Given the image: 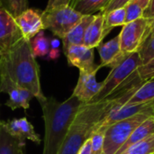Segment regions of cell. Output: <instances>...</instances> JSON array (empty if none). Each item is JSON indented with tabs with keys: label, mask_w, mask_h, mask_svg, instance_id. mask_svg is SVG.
I'll return each mask as SVG.
<instances>
[{
	"label": "cell",
	"mask_w": 154,
	"mask_h": 154,
	"mask_svg": "<svg viewBox=\"0 0 154 154\" xmlns=\"http://www.w3.org/2000/svg\"><path fill=\"white\" fill-rule=\"evenodd\" d=\"M24 147L25 144L10 135L0 124V154H25Z\"/></svg>",
	"instance_id": "18"
},
{
	"label": "cell",
	"mask_w": 154,
	"mask_h": 154,
	"mask_svg": "<svg viewBox=\"0 0 154 154\" xmlns=\"http://www.w3.org/2000/svg\"><path fill=\"white\" fill-rule=\"evenodd\" d=\"M77 154H92V144L90 138L84 143V144L80 147Z\"/></svg>",
	"instance_id": "32"
},
{
	"label": "cell",
	"mask_w": 154,
	"mask_h": 154,
	"mask_svg": "<svg viewBox=\"0 0 154 154\" xmlns=\"http://www.w3.org/2000/svg\"><path fill=\"white\" fill-rule=\"evenodd\" d=\"M95 16L96 14L84 15L82 19L69 32V33L62 39L63 51L67 50L71 45H83L86 31Z\"/></svg>",
	"instance_id": "15"
},
{
	"label": "cell",
	"mask_w": 154,
	"mask_h": 154,
	"mask_svg": "<svg viewBox=\"0 0 154 154\" xmlns=\"http://www.w3.org/2000/svg\"><path fill=\"white\" fill-rule=\"evenodd\" d=\"M0 71L30 91L38 102L46 98L41 88L40 69L30 41L23 38L9 51L0 55Z\"/></svg>",
	"instance_id": "3"
},
{
	"label": "cell",
	"mask_w": 154,
	"mask_h": 154,
	"mask_svg": "<svg viewBox=\"0 0 154 154\" xmlns=\"http://www.w3.org/2000/svg\"><path fill=\"white\" fill-rule=\"evenodd\" d=\"M131 0H110V2L107 4V5L101 11L100 14H107L109 13L110 11L112 10H115V9H117V8H120V7H125V5Z\"/></svg>",
	"instance_id": "29"
},
{
	"label": "cell",
	"mask_w": 154,
	"mask_h": 154,
	"mask_svg": "<svg viewBox=\"0 0 154 154\" xmlns=\"http://www.w3.org/2000/svg\"><path fill=\"white\" fill-rule=\"evenodd\" d=\"M135 1H137V2L143 7V9H145V8L147 7L148 4H149V2H150V0H135Z\"/></svg>",
	"instance_id": "36"
},
{
	"label": "cell",
	"mask_w": 154,
	"mask_h": 154,
	"mask_svg": "<svg viewBox=\"0 0 154 154\" xmlns=\"http://www.w3.org/2000/svg\"><path fill=\"white\" fill-rule=\"evenodd\" d=\"M136 74L139 79L143 82H146L154 78V57L147 63L143 64L136 70Z\"/></svg>",
	"instance_id": "27"
},
{
	"label": "cell",
	"mask_w": 154,
	"mask_h": 154,
	"mask_svg": "<svg viewBox=\"0 0 154 154\" xmlns=\"http://www.w3.org/2000/svg\"><path fill=\"white\" fill-rule=\"evenodd\" d=\"M3 6H2V2H1V0H0V8H2Z\"/></svg>",
	"instance_id": "37"
},
{
	"label": "cell",
	"mask_w": 154,
	"mask_h": 154,
	"mask_svg": "<svg viewBox=\"0 0 154 154\" xmlns=\"http://www.w3.org/2000/svg\"><path fill=\"white\" fill-rule=\"evenodd\" d=\"M31 49L34 57H44L50 52L51 42L44 36L43 32H40L36 36H34L31 41Z\"/></svg>",
	"instance_id": "22"
},
{
	"label": "cell",
	"mask_w": 154,
	"mask_h": 154,
	"mask_svg": "<svg viewBox=\"0 0 154 154\" xmlns=\"http://www.w3.org/2000/svg\"><path fill=\"white\" fill-rule=\"evenodd\" d=\"M97 49L101 60V63L99 64L101 68L108 67L110 69H113L120 64L128 56L125 54L121 50L119 35L116 36L104 44H100Z\"/></svg>",
	"instance_id": "14"
},
{
	"label": "cell",
	"mask_w": 154,
	"mask_h": 154,
	"mask_svg": "<svg viewBox=\"0 0 154 154\" xmlns=\"http://www.w3.org/2000/svg\"><path fill=\"white\" fill-rule=\"evenodd\" d=\"M49 56L51 59L54 60L59 57V50L58 49H51L49 52Z\"/></svg>",
	"instance_id": "33"
},
{
	"label": "cell",
	"mask_w": 154,
	"mask_h": 154,
	"mask_svg": "<svg viewBox=\"0 0 154 154\" xmlns=\"http://www.w3.org/2000/svg\"><path fill=\"white\" fill-rule=\"evenodd\" d=\"M0 91L1 93H5L9 96L8 100L5 102V106L12 110L17 108L27 110L30 107L31 100L34 97L30 91L19 86L3 71H0Z\"/></svg>",
	"instance_id": "8"
},
{
	"label": "cell",
	"mask_w": 154,
	"mask_h": 154,
	"mask_svg": "<svg viewBox=\"0 0 154 154\" xmlns=\"http://www.w3.org/2000/svg\"><path fill=\"white\" fill-rule=\"evenodd\" d=\"M17 25L19 26L23 38L31 41L41 31L44 29L42 12L35 9H27L14 17Z\"/></svg>",
	"instance_id": "13"
},
{
	"label": "cell",
	"mask_w": 154,
	"mask_h": 154,
	"mask_svg": "<svg viewBox=\"0 0 154 154\" xmlns=\"http://www.w3.org/2000/svg\"><path fill=\"white\" fill-rule=\"evenodd\" d=\"M154 100V78L143 82L134 93L125 105H134Z\"/></svg>",
	"instance_id": "20"
},
{
	"label": "cell",
	"mask_w": 154,
	"mask_h": 154,
	"mask_svg": "<svg viewBox=\"0 0 154 154\" xmlns=\"http://www.w3.org/2000/svg\"><path fill=\"white\" fill-rule=\"evenodd\" d=\"M154 115V107L120 120L110 125L105 134L102 154H116L133 132L146 119Z\"/></svg>",
	"instance_id": "5"
},
{
	"label": "cell",
	"mask_w": 154,
	"mask_h": 154,
	"mask_svg": "<svg viewBox=\"0 0 154 154\" xmlns=\"http://www.w3.org/2000/svg\"><path fill=\"white\" fill-rule=\"evenodd\" d=\"M154 36V20L151 23V25H150V33H149V36H148V39L152 38ZM147 39V40H148ZM146 40V41H147ZM145 43V42H144Z\"/></svg>",
	"instance_id": "34"
},
{
	"label": "cell",
	"mask_w": 154,
	"mask_h": 154,
	"mask_svg": "<svg viewBox=\"0 0 154 154\" xmlns=\"http://www.w3.org/2000/svg\"><path fill=\"white\" fill-rule=\"evenodd\" d=\"M151 22L144 17L125 23L119 34L122 51L129 55L139 52L148 39Z\"/></svg>",
	"instance_id": "7"
},
{
	"label": "cell",
	"mask_w": 154,
	"mask_h": 154,
	"mask_svg": "<svg viewBox=\"0 0 154 154\" xmlns=\"http://www.w3.org/2000/svg\"><path fill=\"white\" fill-rule=\"evenodd\" d=\"M105 37L106 36L104 33V14H96L94 20L86 31L83 45L94 49L101 44Z\"/></svg>",
	"instance_id": "16"
},
{
	"label": "cell",
	"mask_w": 154,
	"mask_h": 154,
	"mask_svg": "<svg viewBox=\"0 0 154 154\" xmlns=\"http://www.w3.org/2000/svg\"><path fill=\"white\" fill-rule=\"evenodd\" d=\"M143 17L149 20L151 23L154 20V0H150L147 7L143 11Z\"/></svg>",
	"instance_id": "30"
},
{
	"label": "cell",
	"mask_w": 154,
	"mask_h": 154,
	"mask_svg": "<svg viewBox=\"0 0 154 154\" xmlns=\"http://www.w3.org/2000/svg\"><path fill=\"white\" fill-rule=\"evenodd\" d=\"M124 154H154V134L130 147Z\"/></svg>",
	"instance_id": "23"
},
{
	"label": "cell",
	"mask_w": 154,
	"mask_h": 154,
	"mask_svg": "<svg viewBox=\"0 0 154 154\" xmlns=\"http://www.w3.org/2000/svg\"><path fill=\"white\" fill-rule=\"evenodd\" d=\"M39 103L45 126L42 154H58L75 116L84 104L73 95L63 102L50 97Z\"/></svg>",
	"instance_id": "2"
},
{
	"label": "cell",
	"mask_w": 154,
	"mask_h": 154,
	"mask_svg": "<svg viewBox=\"0 0 154 154\" xmlns=\"http://www.w3.org/2000/svg\"><path fill=\"white\" fill-rule=\"evenodd\" d=\"M142 65L143 60L139 52H134L128 55L120 64L111 69V71L106 79L102 81V87L99 93L92 99L90 103L102 101L113 95L132 79L134 73Z\"/></svg>",
	"instance_id": "4"
},
{
	"label": "cell",
	"mask_w": 154,
	"mask_h": 154,
	"mask_svg": "<svg viewBox=\"0 0 154 154\" xmlns=\"http://www.w3.org/2000/svg\"><path fill=\"white\" fill-rule=\"evenodd\" d=\"M143 83L138 77H134L106 99L84 104L75 116L58 154L78 153L80 147L94 133L97 125L113 109L125 105Z\"/></svg>",
	"instance_id": "1"
},
{
	"label": "cell",
	"mask_w": 154,
	"mask_h": 154,
	"mask_svg": "<svg viewBox=\"0 0 154 154\" xmlns=\"http://www.w3.org/2000/svg\"><path fill=\"white\" fill-rule=\"evenodd\" d=\"M59 45H60V42L58 40H56V39H54V40H52L51 42V49H58Z\"/></svg>",
	"instance_id": "35"
},
{
	"label": "cell",
	"mask_w": 154,
	"mask_h": 154,
	"mask_svg": "<svg viewBox=\"0 0 154 154\" xmlns=\"http://www.w3.org/2000/svg\"><path fill=\"white\" fill-rule=\"evenodd\" d=\"M69 2H70V1H69Z\"/></svg>",
	"instance_id": "39"
},
{
	"label": "cell",
	"mask_w": 154,
	"mask_h": 154,
	"mask_svg": "<svg viewBox=\"0 0 154 154\" xmlns=\"http://www.w3.org/2000/svg\"><path fill=\"white\" fill-rule=\"evenodd\" d=\"M69 66H74L82 71L98 70L100 65L94 63V49L85 45H71L64 51Z\"/></svg>",
	"instance_id": "10"
},
{
	"label": "cell",
	"mask_w": 154,
	"mask_h": 154,
	"mask_svg": "<svg viewBox=\"0 0 154 154\" xmlns=\"http://www.w3.org/2000/svg\"><path fill=\"white\" fill-rule=\"evenodd\" d=\"M84 14L69 5H61L42 12L44 29L50 30L61 40L82 19Z\"/></svg>",
	"instance_id": "6"
},
{
	"label": "cell",
	"mask_w": 154,
	"mask_h": 154,
	"mask_svg": "<svg viewBox=\"0 0 154 154\" xmlns=\"http://www.w3.org/2000/svg\"><path fill=\"white\" fill-rule=\"evenodd\" d=\"M110 0H70L69 6L80 14H93L97 11H102Z\"/></svg>",
	"instance_id": "19"
},
{
	"label": "cell",
	"mask_w": 154,
	"mask_h": 154,
	"mask_svg": "<svg viewBox=\"0 0 154 154\" xmlns=\"http://www.w3.org/2000/svg\"><path fill=\"white\" fill-rule=\"evenodd\" d=\"M97 70L82 71L79 70V77L72 95L83 104H88L99 93L102 82H97L96 79Z\"/></svg>",
	"instance_id": "11"
},
{
	"label": "cell",
	"mask_w": 154,
	"mask_h": 154,
	"mask_svg": "<svg viewBox=\"0 0 154 154\" xmlns=\"http://www.w3.org/2000/svg\"><path fill=\"white\" fill-rule=\"evenodd\" d=\"M0 93H1V91H0ZM0 124H1V120H0Z\"/></svg>",
	"instance_id": "38"
},
{
	"label": "cell",
	"mask_w": 154,
	"mask_h": 154,
	"mask_svg": "<svg viewBox=\"0 0 154 154\" xmlns=\"http://www.w3.org/2000/svg\"><path fill=\"white\" fill-rule=\"evenodd\" d=\"M125 24V8L120 7L104 14V33L106 36L113 28Z\"/></svg>",
	"instance_id": "21"
},
{
	"label": "cell",
	"mask_w": 154,
	"mask_h": 154,
	"mask_svg": "<svg viewBox=\"0 0 154 154\" xmlns=\"http://www.w3.org/2000/svg\"><path fill=\"white\" fill-rule=\"evenodd\" d=\"M2 6L14 17L28 9V0H1Z\"/></svg>",
	"instance_id": "24"
},
{
	"label": "cell",
	"mask_w": 154,
	"mask_h": 154,
	"mask_svg": "<svg viewBox=\"0 0 154 154\" xmlns=\"http://www.w3.org/2000/svg\"><path fill=\"white\" fill-rule=\"evenodd\" d=\"M2 126L14 138L25 144V141H31L36 144H40L42 140L40 135L34 131L31 122L26 117L14 118L8 121H1Z\"/></svg>",
	"instance_id": "12"
},
{
	"label": "cell",
	"mask_w": 154,
	"mask_h": 154,
	"mask_svg": "<svg viewBox=\"0 0 154 154\" xmlns=\"http://www.w3.org/2000/svg\"><path fill=\"white\" fill-rule=\"evenodd\" d=\"M107 129L99 128L96 130L90 136L91 144H92V154H102L105 134Z\"/></svg>",
	"instance_id": "26"
},
{
	"label": "cell",
	"mask_w": 154,
	"mask_h": 154,
	"mask_svg": "<svg viewBox=\"0 0 154 154\" xmlns=\"http://www.w3.org/2000/svg\"><path fill=\"white\" fill-rule=\"evenodd\" d=\"M140 56L143 60V64L147 63L150 60L154 57V36L148 39L143 46L142 47L141 51H139Z\"/></svg>",
	"instance_id": "28"
},
{
	"label": "cell",
	"mask_w": 154,
	"mask_h": 154,
	"mask_svg": "<svg viewBox=\"0 0 154 154\" xmlns=\"http://www.w3.org/2000/svg\"><path fill=\"white\" fill-rule=\"evenodd\" d=\"M152 134H154V115L150 116L148 119H146L133 132V134L130 135L128 140L116 152V154H124V152H126L130 147L141 142L142 140L147 138Z\"/></svg>",
	"instance_id": "17"
},
{
	"label": "cell",
	"mask_w": 154,
	"mask_h": 154,
	"mask_svg": "<svg viewBox=\"0 0 154 154\" xmlns=\"http://www.w3.org/2000/svg\"><path fill=\"white\" fill-rule=\"evenodd\" d=\"M125 23L135 21L143 15V7L135 0L129 1L125 6Z\"/></svg>",
	"instance_id": "25"
},
{
	"label": "cell",
	"mask_w": 154,
	"mask_h": 154,
	"mask_svg": "<svg viewBox=\"0 0 154 154\" xmlns=\"http://www.w3.org/2000/svg\"><path fill=\"white\" fill-rule=\"evenodd\" d=\"M23 39L14 17L4 7L0 8V55L9 51Z\"/></svg>",
	"instance_id": "9"
},
{
	"label": "cell",
	"mask_w": 154,
	"mask_h": 154,
	"mask_svg": "<svg viewBox=\"0 0 154 154\" xmlns=\"http://www.w3.org/2000/svg\"><path fill=\"white\" fill-rule=\"evenodd\" d=\"M70 0H49L45 9H51L61 5H69Z\"/></svg>",
	"instance_id": "31"
}]
</instances>
